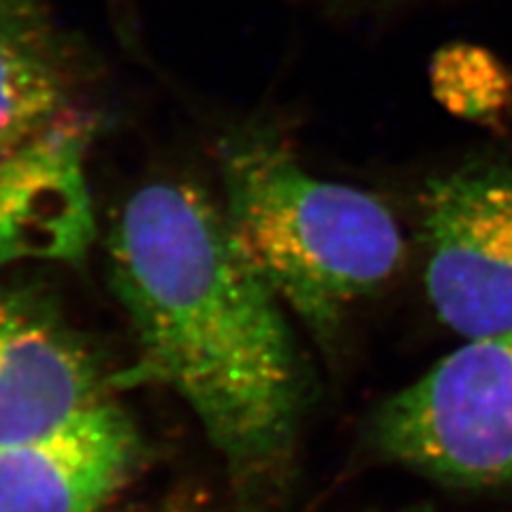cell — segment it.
<instances>
[{
	"label": "cell",
	"mask_w": 512,
	"mask_h": 512,
	"mask_svg": "<svg viewBox=\"0 0 512 512\" xmlns=\"http://www.w3.org/2000/svg\"><path fill=\"white\" fill-rule=\"evenodd\" d=\"M105 252L143 374L182 399L235 474L274 468L297 425L301 363L222 203L192 180H150L111 216Z\"/></svg>",
	"instance_id": "6da1fadb"
},
{
	"label": "cell",
	"mask_w": 512,
	"mask_h": 512,
	"mask_svg": "<svg viewBox=\"0 0 512 512\" xmlns=\"http://www.w3.org/2000/svg\"><path fill=\"white\" fill-rule=\"evenodd\" d=\"M218 160L239 250L316 340H333L402 265L397 218L374 192L310 173L267 126L222 137Z\"/></svg>",
	"instance_id": "7a4b0ae2"
},
{
	"label": "cell",
	"mask_w": 512,
	"mask_h": 512,
	"mask_svg": "<svg viewBox=\"0 0 512 512\" xmlns=\"http://www.w3.org/2000/svg\"><path fill=\"white\" fill-rule=\"evenodd\" d=\"M374 436L389 459L444 485H512V333L431 365L380 406Z\"/></svg>",
	"instance_id": "3957f363"
},
{
	"label": "cell",
	"mask_w": 512,
	"mask_h": 512,
	"mask_svg": "<svg viewBox=\"0 0 512 512\" xmlns=\"http://www.w3.org/2000/svg\"><path fill=\"white\" fill-rule=\"evenodd\" d=\"M421 239L440 323L466 342L512 333V165L476 160L431 180Z\"/></svg>",
	"instance_id": "277c9868"
},
{
	"label": "cell",
	"mask_w": 512,
	"mask_h": 512,
	"mask_svg": "<svg viewBox=\"0 0 512 512\" xmlns=\"http://www.w3.org/2000/svg\"><path fill=\"white\" fill-rule=\"evenodd\" d=\"M9 271L0 267V446L43 436L114 399L103 361L58 301Z\"/></svg>",
	"instance_id": "5b68a950"
},
{
	"label": "cell",
	"mask_w": 512,
	"mask_h": 512,
	"mask_svg": "<svg viewBox=\"0 0 512 512\" xmlns=\"http://www.w3.org/2000/svg\"><path fill=\"white\" fill-rule=\"evenodd\" d=\"M90 64L47 0H0V186L88 105Z\"/></svg>",
	"instance_id": "8992f818"
},
{
	"label": "cell",
	"mask_w": 512,
	"mask_h": 512,
	"mask_svg": "<svg viewBox=\"0 0 512 512\" xmlns=\"http://www.w3.org/2000/svg\"><path fill=\"white\" fill-rule=\"evenodd\" d=\"M137 434L116 399L0 446V512H101L131 476Z\"/></svg>",
	"instance_id": "52a82bcc"
}]
</instances>
